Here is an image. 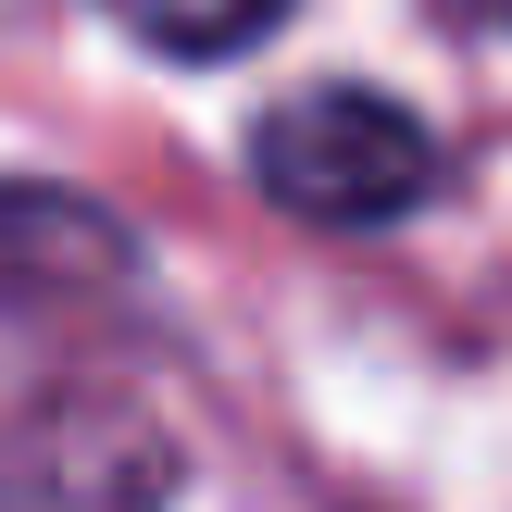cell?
I'll return each instance as SVG.
<instances>
[{
  "label": "cell",
  "instance_id": "obj_2",
  "mask_svg": "<svg viewBox=\"0 0 512 512\" xmlns=\"http://www.w3.org/2000/svg\"><path fill=\"white\" fill-rule=\"evenodd\" d=\"M100 13L138 50H163V63H225V50H250L288 0H100Z\"/></svg>",
  "mask_w": 512,
  "mask_h": 512
},
{
  "label": "cell",
  "instance_id": "obj_1",
  "mask_svg": "<svg viewBox=\"0 0 512 512\" xmlns=\"http://www.w3.org/2000/svg\"><path fill=\"white\" fill-rule=\"evenodd\" d=\"M438 175L450 163L425 138V113L388 88H288L250 125V188L300 225H338V238H375V225L425 213Z\"/></svg>",
  "mask_w": 512,
  "mask_h": 512
}]
</instances>
